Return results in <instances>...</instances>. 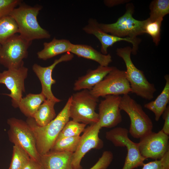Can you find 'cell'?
<instances>
[{"label":"cell","mask_w":169,"mask_h":169,"mask_svg":"<svg viewBox=\"0 0 169 169\" xmlns=\"http://www.w3.org/2000/svg\"><path fill=\"white\" fill-rule=\"evenodd\" d=\"M71 101L70 96L57 115L44 126L37 125L33 118H28L26 122L34 134L37 149L40 155L44 154L50 150L59 133L69 120Z\"/></svg>","instance_id":"obj_1"},{"label":"cell","mask_w":169,"mask_h":169,"mask_svg":"<svg viewBox=\"0 0 169 169\" xmlns=\"http://www.w3.org/2000/svg\"><path fill=\"white\" fill-rule=\"evenodd\" d=\"M15 8L9 15L16 21L19 34L28 41L35 39H48L50 34L42 28L37 20V16L42 9L41 6H32L21 3Z\"/></svg>","instance_id":"obj_2"},{"label":"cell","mask_w":169,"mask_h":169,"mask_svg":"<svg viewBox=\"0 0 169 169\" xmlns=\"http://www.w3.org/2000/svg\"><path fill=\"white\" fill-rule=\"evenodd\" d=\"M116 52L125 63L126 77L130 85L131 92L146 100L152 99L156 89L153 84L148 81L143 71L137 68L133 63L131 56L132 48L129 46L118 48Z\"/></svg>","instance_id":"obj_3"},{"label":"cell","mask_w":169,"mask_h":169,"mask_svg":"<svg viewBox=\"0 0 169 169\" xmlns=\"http://www.w3.org/2000/svg\"><path fill=\"white\" fill-rule=\"evenodd\" d=\"M120 108L125 111L130 118L129 132L133 138L140 139L152 131L153 124L151 119L144 111L141 105L128 94L121 97Z\"/></svg>","instance_id":"obj_4"},{"label":"cell","mask_w":169,"mask_h":169,"mask_svg":"<svg viewBox=\"0 0 169 169\" xmlns=\"http://www.w3.org/2000/svg\"><path fill=\"white\" fill-rule=\"evenodd\" d=\"M69 108L70 118L85 124H92L99 121V115L95 110L98 101L88 90L77 92L71 96Z\"/></svg>","instance_id":"obj_5"},{"label":"cell","mask_w":169,"mask_h":169,"mask_svg":"<svg viewBox=\"0 0 169 169\" xmlns=\"http://www.w3.org/2000/svg\"><path fill=\"white\" fill-rule=\"evenodd\" d=\"M134 12L133 5L127 4L125 13L116 22L109 24L99 23L98 25L102 31L113 35L136 39L138 38V36L145 33L144 27L146 19H136L133 16Z\"/></svg>","instance_id":"obj_6"},{"label":"cell","mask_w":169,"mask_h":169,"mask_svg":"<svg viewBox=\"0 0 169 169\" xmlns=\"http://www.w3.org/2000/svg\"><path fill=\"white\" fill-rule=\"evenodd\" d=\"M7 122L9 126L8 132L9 141L23 149L30 158L40 162L35 136L27 122L14 117L8 119Z\"/></svg>","instance_id":"obj_7"},{"label":"cell","mask_w":169,"mask_h":169,"mask_svg":"<svg viewBox=\"0 0 169 169\" xmlns=\"http://www.w3.org/2000/svg\"><path fill=\"white\" fill-rule=\"evenodd\" d=\"M32 42L16 34L1 44L0 64L8 69H16L24 65L23 59L28 55Z\"/></svg>","instance_id":"obj_8"},{"label":"cell","mask_w":169,"mask_h":169,"mask_svg":"<svg viewBox=\"0 0 169 169\" xmlns=\"http://www.w3.org/2000/svg\"><path fill=\"white\" fill-rule=\"evenodd\" d=\"M129 131L122 127L114 128L106 132L105 138L115 146L126 147L127 154L122 169H134L142 166L146 160L141 154L138 143L131 141L128 136Z\"/></svg>","instance_id":"obj_9"},{"label":"cell","mask_w":169,"mask_h":169,"mask_svg":"<svg viewBox=\"0 0 169 169\" xmlns=\"http://www.w3.org/2000/svg\"><path fill=\"white\" fill-rule=\"evenodd\" d=\"M90 90L92 95L98 98L107 95L128 94L131 91L125 71L120 70L115 67Z\"/></svg>","instance_id":"obj_10"},{"label":"cell","mask_w":169,"mask_h":169,"mask_svg":"<svg viewBox=\"0 0 169 169\" xmlns=\"http://www.w3.org/2000/svg\"><path fill=\"white\" fill-rule=\"evenodd\" d=\"M28 70L23 65L18 68L8 69L0 72V84L5 85L10 91V94L4 95L11 98L12 105L14 108H18L23 98V93L25 92L24 81Z\"/></svg>","instance_id":"obj_11"},{"label":"cell","mask_w":169,"mask_h":169,"mask_svg":"<svg viewBox=\"0 0 169 169\" xmlns=\"http://www.w3.org/2000/svg\"><path fill=\"white\" fill-rule=\"evenodd\" d=\"M169 136L161 130L152 131L140 138L138 143L141 155L145 158L160 159L169 151Z\"/></svg>","instance_id":"obj_12"},{"label":"cell","mask_w":169,"mask_h":169,"mask_svg":"<svg viewBox=\"0 0 169 169\" xmlns=\"http://www.w3.org/2000/svg\"><path fill=\"white\" fill-rule=\"evenodd\" d=\"M101 128L98 122L85 128L76 151L73 153L72 166L73 169H82L81 161L84 156L93 149H100L104 146L103 141L99 136Z\"/></svg>","instance_id":"obj_13"},{"label":"cell","mask_w":169,"mask_h":169,"mask_svg":"<svg viewBox=\"0 0 169 169\" xmlns=\"http://www.w3.org/2000/svg\"><path fill=\"white\" fill-rule=\"evenodd\" d=\"M104 97L99 105L98 122L101 128H113L122 120L120 108L121 96L107 95Z\"/></svg>","instance_id":"obj_14"},{"label":"cell","mask_w":169,"mask_h":169,"mask_svg":"<svg viewBox=\"0 0 169 169\" xmlns=\"http://www.w3.org/2000/svg\"><path fill=\"white\" fill-rule=\"evenodd\" d=\"M98 23L95 19L90 18L88 24L83 28V30L87 34L94 35L99 40L101 44L100 50L102 54H107L108 49L109 47L112 46L117 42L124 41L131 43L132 45V53L135 55L136 54L140 39L120 38L108 34L100 28Z\"/></svg>","instance_id":"obj_15"},{"label":"cell","mask_w":169,"mask_h":169,"mask_svg":"<svg viewBox=\"0 0 169 169\" xmlns=\"http://www.w3.org/2000/svg\"><path fill=\"white\" fill-rule=\"evenodd\" d=\"M74 54L70 52L66 53L54 63L47 67H43L37 64H33L32 69L39 79L42 86L41 93L46 99L52 100L56 103L61 100L56 97L51 90L52 86L56 83V80L52 77V73L55 66L59 63L71 60L74 57Z\"/></svg>","instance_id":"obj_16"},{"label":"cell","mask_w":169,"mask_h":169,"mask_svg":"<svg viewBox=\"0 0 169 169\" xmlns=\"http://www.w3.org/2000/svg\"><path fill=\"white\" fill-rule=\"evenodd\" d=\"M74 153L50 151L40 155V162L44 169H73Z\"/></svg>","instance_id":"obj_17"},{"label":"cell","mask_w":169,"mask_h":169,"mask_svg":"<svg viewBox=\"0 0 169 169\" xmlns=\"http://www.w3.org/2000/svg\"><path fill=\"white\" fill-rule=\"evenodd\" d=\"M114 67L99 65L94 70H89L85 75L79 77L75 81L74 84V90H91L100 82Z\"/></svg>","instance_id":"obj_18"},{"label":"cell","mask_w":169,"mask_h":169,"mask_svg":"<svg viewBox=\"0 0 169 169\" xmlns=\"http://www.w3.org/2000/svg\"><path fill=\"white\" fill-rule=\"evenodd\" d=\"M74 44L66 39L54 38L49 42H44L43 49L37 53L38 59L47 60L59 54L70 52Z\"/></svg>","instance_id":"obj_19"},{"label":"cell","mask_w":169,"mask_h":169,"mask_svg":"<svg viewBox=\"0 0 169 169\" xmlns=\"http://www.w3.org/2000/svg\"><path fill=\"white\" fill-rule=\"evenodd\" d=\"M70 53L79 57L94 61L101 66H108L112 61L110 54H103L91 46L85 44H74Z\"/></svg>","instance_id":"obj_20"},{"label":"cell","mask_w":169,"mask_h":169,"mask_svg":"<svg viewBox=\"0 0 169 169\" xmlns=\"http://www.w3.org/2000/svg\"><path fill=\"white\" fill-rule=\"evenodd\" d=\"M166 83L161 94L154 101L144 105L145 108L152 111L154 114L155 120L158 121L167 107L169 101V76H164Z\"/></svg>","instance_id":"obj_21"},{"label":"cell","mask_w":169,"mask_h":169,"mask_svg":"<svg viewBox=\"0 0 169 169\" xmlns=\"http://www.w3.org/2000/svg\"><path fill=\"white\" fill-rule=\"evenodd\" d=\"M46 99L41 93L38 94L29 93L22 98L18 108L28 118H33L40 105Z\"/></svg>","instance_id":"obj_22"},{"label":"cell","mask_w":169,"mask_h":169,"mask_svg":"<svg viewBox=\"0 0 169 169\" xmlns=\"http://www.w3.org/2000/svg\"><path fill=\"white\" fill-rule=\"evenodd\" d=\"M55 102L47 99L40 105L33 118L39 126H44L52 121L56 116L54 107Z\"/></svg>","instance_id":"obj_23"},{"label":"cell","mask_w":169,"mask_h":169,"mask_svg":"<svg viewBox=\"0 0 169 169\" xmlns=\"http://www.w3.org/2000/svg\"><path fill=\"white\" fill-rule=\"evenodd\" d=\"M18 33V25L14 19L10 15L0 19V44Z\"/></svg>","instance_id":"obj_24"},{"label":"cell","mask_w":169,"mask_h":169,"mask_svg":"<svg viewBox=\"0 0 169 169\" xmlns=\"http://www.w3.org/2000/svg\"><path fill=\"white\" fill-rule=\"evenodd\" d=\"M30 158L28 154L23 149L17 145H14L8 169H23Z\"/></svg>","instance_id":"obj_25"},{"label":"cell","mask_w":169,"mask_h":169,"mask_svg":"<svg viewBox=\"0 0 169 169\" xmlns=\"http://www.w3.org/2000/svg\"><path fill=\"white\" fill-rule=\"evenodd\" d=\"M150 17L148 19L155 21L163 17L169 13V0H154L149 6Z\"/></svg>","instance_id":"obj_26"},{"label":"cell","mask_w":169,"mask_h":169,"mask_svg":"<svg viewBox=\"0 0 169 169\" xmlns=\"http://www.w3.org/2000/svg\"><path fill=\"white\" fill-rule=\"evenodd\" d=\"M80 137L79 136L57 140L50 151L74 153L77 148Z\"/></svg>","instance_id":"obj_27"},{"label":"cell","mask_w":169,"mask_h":169,"mask_svg":"<svg viewBox=\"0 0 169 169\" xmlns=\"http://www.w3.org/2000/svg\"><path fill=\"white\" fill-rule=\"evenodd\" d=\"M86 125V124L73 120H69L59 133L56 140L65 137L79 136L84 131Z\"/></svg>","instance_id":"obj_28"},{"label":"cell","mask_w":169,"mask_h":169,"mask_svg":"<svg viewBox=\"0 0 169 169\" xmlns=\"http://www.w3.org/2000/svg\"><path fill=\"white\" fill-rule=\"evenodd\" d=\"M163 18H160L151 21L148 18L146 19L144 25V33L149 35L152 38L153 41L156 46H157L161 40V30Z\"/></svg>","instance_id":"obj_29"},{"label":"cell","mask_w":169,"mask_h":169,"mask_svg":"<svg viewBox=\"0 0 169 169\" xmlns=\"http://www.w3.org/2000/svg\"><path fill=\"white\" fill-rule=\"evenodd\" d=\"M21 2L20 0H0V19L9 15Z\"/></svg>","instance_id":"obj_30"},{"label":"cell","mask_w":169,"mask_h":169,"mask_svg":"<svg viewBox=\"0 0 169 169\" xmlns=\"http://www.w3.org/2000/svg\"><path fill=\"white\" fill-rule=\"evenodd\" d=\"M113 158L112 153L110 151H104L96 162L90 169H106L112 162Z\"/></svg>","instance_id":"obj_31"},{"label":"cell","mask_w":169,"mask_h":169,"mask_svg":"<svg viewBox=\"0 0 169 169\" xmlns=\"http://www.w3.org/2000/svg\"><path fill=\"white\" fill-rule=\"evenodd\" d=\"M162 118L164 120L163 126L161 130L166 134L169 135V106H167L163 114Z\"/></svg>","instance_id":"obj_32"},{"label":"cell","mask_w":169,"mask_h":169,"mask_svg":"<svg viewBox=\"0 0 169 169\" xmlns=\"http://www.w3.org/2000/svg\"><path fill=\"white\" fill-rule=\"evenodd\" d=\"M141 169H164L161 165L160 160L144 163Z\"/></svg>","instance_id":"obj_33"},{"label":"cell","mask_w":169,"mask_h":169,"mask_svg":"<svg viewBox=\"0 0 169 169\" xmlns=\"http://www.w3.org/2000/svg\"><path fill=\"white\" fill-rule=\"evenodd\" d=\"M23 169H44V168L40 162L30 158Z\"/></svg>","instance_id":"obj_34"},{"label":"cell","mask_w":169,"mask_h":169,"mask_svg":"<svg viewBox=\"0 0 169 169\" xmlns=\"http://www.w3.org/2000/svg\"><path fill=\"white\" fill-rule=\"evenodd\" d=\"M164 169H169V151L160 159Z\"/></svg>","instance_id":"obj_35"},{"label":"cell","mask_w":169,"mask_h":169,"mask_svg":"<svg viewBox=\"0 0 169 169\" xmlns=\"http://www.w3.org/2000/svg\"><path fill=\"white\" fill-rule=\"evenodd\" d=\"M126 1V0H105L104 3L108 7H111L127 2Z\"/></svg>","instance_id":"obj_36"},{"label":"cell","mask_w":169,"mask_h":169,"mask_svg":"<svg viewBox=\"0 0 169 169\" xmlns=\"http://www.w3.org/2000/svg\"><path fill=\"white\" fill-rule=\"evenodd\" d=\"M0 47H1V44H0Z\"/></svg>","instance_id":"obj_37"}]
</instances>
